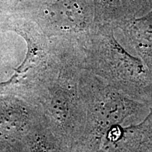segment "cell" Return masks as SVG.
<instances>
[{"label": "cell", "instance_id": "obj_1", "mask_svg": "<svg viewBox=\"0 0 152 152\" xmlns=\"http://www.w3.org/2000/svg\"><path fill=\"white\" fill-rule=\"evenodd\" d=\"M7 27L16 32L24 37L28 43V54L23 64L16 69V73L14 74L8 83H0L4 85L11 83L18 77V74L23 73L28 71L32 66L35 65L36 62L41 58L44 53V41L39 34L26 21L21 20L13 19L8 20Z\"/></svg>", "mask_w": 152, "mask_h": 152}, {"label": "cell", "instance_id": "obj_2", "mask_svg": "<svg viewBox=\"0 0 152 152\" xmlns=\"http://www.w3.org/2000/svg\"><path fill=\"white\" fill-rule=\"evenodd\" d=\"M45 13L64 29L75 30L84 27L85 20L83 10L73 0H57L48 4Z\"/></svg>", "mask_w": 152, "mask_h": 152}, {"label": "cell", "instance_id": "obj_3", "mask_svg": "<svg viewBox=\"0 0 152 152\" xmlns=\"http://www.w3.org/2000/svg\"><path fill=\"white\" fill-rule=\"evenodd\" d=\"M105 1L109 4H116L117 2H118L119 0H105Z\"/></svg>", "mask_w": 152, "mask_h": 152}]
</instances>
